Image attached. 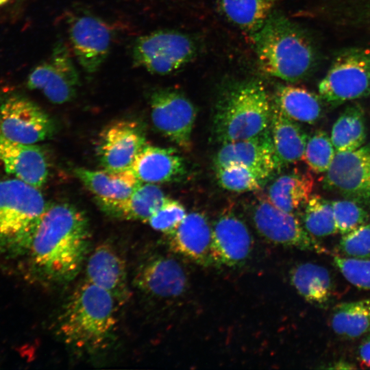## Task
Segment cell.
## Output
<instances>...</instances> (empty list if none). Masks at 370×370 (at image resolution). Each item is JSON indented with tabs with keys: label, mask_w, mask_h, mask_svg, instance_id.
<instances>
[{
	"label": "cell",
	"mask_w": 370,
	"mask_h": 370,
	"mask_svg": "<svg viewBox=\"0 0 370 370\" xmlns=\"http://www.w3.org/2000/svg\"><path fill=\"white\" fill-rule=\"evenodd\" d=\"M88 218L75 206H47L34 235L29 252L33 268L45 280L69 282L80 271L88 252Z\"/></svg>",
	"instance_id": "obj_1"
},
{
	"label": "cell",
	"mask_w": 370,
	"mask_h": 370,
	"mask_svg": "<svg viewBox=\"0 0 370 370\" xmlns=\"http://www.w3.org/2000/svg\"><path fill=\"white\" fill-rule=\"evenodd\" d=\"M250 37L260 69L270 76L297 82L315 66L317 51L311 37L280 11L274 10Z\"/></svg>",
	"instance_id": "obj_2"
},
{
	"label": "cell",
	"mask_w": 370,
	"mask_h": 370,
	"mask_svg": "<svg viewBox=\"0 0 370 370\" xmlns=\"http://www.w3.org/2000/svg\"><path fill=\"white\" fill-rule=\"evenodd\" d=\"M112 295L85 281L70 295L58 319L63 341L76 349L95 352L104 348L116 324Z\"/></svg>",
	"instance_id": "obj_3"
},
{
	"label": "cell",
	"mask_w": 370,
	"mask_h": 370,
	"mask_svg": "<svg viewBox=\"0 0 370 370\" xmlns=\"http://www.w3.org/2000/svg\"><path fill=\"white\" fill-rule=\"evenodd\" d=\"M271 114V103L261 82H232L219 95L213 134L222 144L254 137L269 127Z\"/></svg>",
	"instance_id": "obj_4"
},
{
	"label": "cell",
	"mask_w": 370,
	"mask_h": 370,
	"mask_svg": "<svg viewBox=\"0 0 370 370\" xmlns=\"http://www.w3.org/2000/svg\"><path fill=\"white\" fill-rule=\"evenodd\" d=\"M47 206L38 188L16 178L0 180V252L28 251Z\"/></svg>",
	"instance_id": "obj_5"
},
{
	"label": "cell",
	"mask_w": 370,
	"mask_h": 370,
	"mask_svg": "<svg viewBox=\"0 0 370 370\" xmlns=\"http://www.w3.org/2000/svg\"><path fill=\"white\" fill-rule=\"evenodd\" d=\"M198 47L187 34L161 29L138 37L132 49L136 67L156 75H169L186 66L197 56Z\"/></svg>",
	"instance_id": "obj_6"
},
{
	"label": "cell",
	"mask_w": 370,
	"mask_h": 370,
	"mask_svg": "<svg viewBox=\"0 0 370 370\" xmlns=\"http://www.w3.org/2000/svg\"><path fill=\"white\" fill-rule=\"evenodd\" d=\"M322 100L331 106L370 95V49L351 48L338 53L318 85Z\"/></svg>",
	"instance_id": "obj_7"
},
{
	"label": "cell",
	"mask_w": 370,
	"mask_h": 370,
	"mask_svg": "<svg viewBox=\"0 0 370 370\" xmlns=\"http://www.w3.org/2000/svg\"><path fill=\"white\" fill-rule=\"evenodd\" d=\"M149 102L154 127L171 142L189 151L197 115L192 101L178 89L160 88L151 92Z\"/></svg>",
	"instance_id": "obj_8"
},
{
	"label": "cell",
	"mask_w": 370,
	"mask_h": 370,
	"mask_svg": "<svg viewBox=\"0 0 370 370\" xmlns=\"http://www.w3.org/2000/svg\"><path fill=\"white\" fill-rule=\"evenodd\" d=\"M251 218L258 233L273 243L316 253L327 252L294 213L280 210L267 197L258 199L254 205Z\"/></svg>",
	"instance_id": "obj_9"
},
{
	"label": "cell",
	"mask_w": 370,
	"mask_h": 370,
	"mask_svg": "<svg viewBox=\"0 0 370 370\" xmlns=\"http://www.w3.org/2000/svg\"><path fill=\"white\" fill-rule=\"evenodd\" d=\"M323 188L345 199L370 204V143L336 153L324 175Z\"/></svg>",
	"instance_id": "obj_10"
},
{
	"label": "cell",
	"mask_w": 370,
	"mask_h": 370,
	"mask_svg": "<svg viewBox=\"0 0 370 370\" xmlns=\"http://www.w3.org/2000/svg\"><path fill=\"white\" fill-rule=\"evenodd\" d=\"M70 43L80 66L87 73L97 71L111 48L112 32L99 17L82 12L67 20Z\"/></svg>",
	"instance_id": "obj_11"
},
{
	"label": "cell",
	"mask_w": 370,
	"mask_h": 370,
	"mask_svg": "<svg viewBox=\"0 0 370 370\" xmlns=\"http://www.w3.org/2000/svg\"><path fill=\"white\" fill-rule=\"evenodd\" d=\"M27 85L29 89L42 91L49 101L56 104L65 103L76 96L79 76L64 42L58 41L49 60L31 72Z\"/></svg>",
	"instance_id": "obj_12"
},
{
	"label": "cell",
	"mask_w": 370,
	"mask_h": 370,
	"mask_svg": "<svg viewBox=\"0 0 370 370\" xmlns=\"http://www.w3.org/2000/svg\"><path fill=\"white\" fill-rule=\"evenodd\" d=\"M53 130L47 114L24 97H9L0 105V133L9 140L36 144L48 138Z\"/></svg>",
	"instance_id": "obj_13"
},
{
	"label": "cell",
	"mask_w": 370,
	"mask_h": 370,
	"mask_svg": "<svg viewBox=\"0 0 370 370\" xmlns=\"http://www.w3.org/2000/svg\"><path fill=\"white\" fill-rule=\"evenodd\" d=\"M143 127L132 121H117L100 132L97 155L103 169H130L136 156L146 145Z\"/></svg>",
	"instance_id": "obj_14"
},
{
	"label": "cell",
	"mask_w": 370,
	"mask_h": 370,
	"mask_svg": "<svg viewBox=\"0 0 370 370\" xmlns=\"http://www.w3.org/2000/svg\"><path fill=\"white\" fill-rule=\"evenodd\" d=\"M215 169L232 164L244 165L262 182L280 169L269 127L254 137L222 144L214 157Z\"/></svg>",
	"instance_id": "obj_15"
},
{
	"label": "cell",
	"mask_w": 370,
	"mask_h": 370,
	"mask_svg": "<svg viewBox=\"0 0 370 370\" xmlns=\"http://www.w3.org/2000/svg\"><path fill=\"white\" fill-rule=\"evenodd\" d=\"M252 237L246 224L233 212L223 214L212 227L213 264L238 266L248 258Z\"/></svg>",
	"instance_id": "obj_16"
},
{
	"label": "cell",
	"mask_w": 370,
	"mask_h": 370,
	"mask_svg": "<svg viewBox=\"0 0 370 370\" xmlns=\"http://www.w3.org/2000/svg\"><path fill=\"white\" fill-rule=\"evenodd\" d=\"M86 281L110 293L117 304L130 299L126 266L123 259L109 244L98 245L88 257Z\"/></svg>",
	"instance_id": "obj_17"
},
{
	"label": "cell",
	"mask_w": 370,
	"mask_h": 370,
	"mask_svg": "<svg viewBox=\"0 0 370 370\" xmlns=\"http://www.w3.org/2000/svg\"><path fill=\"white\" fill-rule=\"evenodd\" d=\"M0 161L8 173L36 188H41L48 179L47 156L35 144L13 141L0 133Z\"/></svg>",
	"instance_id": "obj_18"
},
{
	"label": "cell",
	"mask_w": 370,
	"mask_h": 370,
	"mask_svg": "<svg viewBox=\"0 0 370 370\" xmlns=\"http://www.w3.org/2000/svg\"><path fill=\"white\" fill-rule=\"evenodd\" d=\"M187 278L181 264L171 258L156 256L143 264L134 277L135 286L144 293L158 298L182 295Z\"/></svg>",
	"instance_id": "obj_19"
},
{
	"label": "cell",
	"mask_w": 370,
	"mask_h": 370,
	"mask_svg": "<svg viewBox=\"0 0 370 370\" xmlns=\"http://www.w3.org/2000/svg\"><path fill=\"white\" fill-rule=\"evenodd\" d=\"M167 236L169 246L175 253L202 266L213 264L212 227L202 213L186 214L177 227Z\"/></svg>",
	"instance_id": "obj_20"
},
{
	"label": "cell",
	"mask_w": 370,
	"mask_h": 370,
	"mask_svg": "<svg viewBox=\"0 0 370 370\" xmlns=\"http://www.w3.org/2000/svg\"><path fill=\"white\" fill-rule=\"evenodd\" d=\"M130 169L141 182L151 184L177 181L186 172L184 160L176 149L147 144Z\"/></svg>",
	"instance_id": "obj_21"
},
{
	"label": "cell",
	"mask_w": 370,
	"mask_h": 370,
	"mask_svg": "<svg viewBox=\"0 0 370 370\" xmlns=\"http://www.w3.org/2000/svg\"><path fill=\"white\" fill-rule=\"evenodd\" d=\"M269 128L280 168L303 160L308 136L297 121L274 103L271 104Z\"/></svg>",
	"instance_id": "obj_22"
},
{
	"label": "cell",
	"mask_w": 370,
	"mask_h": 370,
	"mask_svg": "<svg viewBox=\"0 0 370 370\" xmlns=\"http://www.w3.org/2000/svg\"><path fill=\"white\" fill-rule=\"evenodd\" d=\"M167 197L156 184L141 182L127 198L119 201L95 199L101 210L109 216L146 222Z\"/></svg>",
	"instance_id": "obj_23"
},
{
	"label": "cell",
	"mask_w": 370,
	"mask_h": 370,
	"mask_svg": "<svg viewBox=\"0 0 370 370\" xmlns=\"http://www.w3.org/2000/svg\"><path fill=\"white\" fill-rule=\"evenodd\" d=\"M76 177L95 195V199L119 201L130 196L141 183L130 169L90 170L76 168Z\"/></svg>",
	"instance_id": "obj_24"
},
{
	"label": "cell",
	"mask_w": 370,
	"mask_h": 370,
	"mask_svg": "<svg viewBox=\"0 0 370 370\" xmlns=\"http://www.w3.org/2000/svg\"><path fill=\"white\" fill-rule=\"evenodd\" d=\"M291 283L307 301L321 308L327 307L334 295V283L325 267L312 263H301L290 271Z\"/></svg>",
	"instance_id": "obj_25"
},
{
	"label": "cell",
	"mask_w": 370,
	"mask_h": 370,
	"mask_svg": "<svg viewBox=\"0 0 370 370\" xmlns=\"http://www.w3.org/2000/svg\"><path fill=\"white\" fill-rule=\"evenodd\" d=\"M314 186L308 172L293 171L278 177L268 189V199L277 208L294 213L305 206Z\"/></svg>",
	"instance_id": "obj_26"
},
{
	"label": "cell",
	"mask_w": 370,
	"mask_h": 370,
	"mask_svg": "<svg viewBox=\"0 0 370 370\" xmlns=\"http://www.w3.org/2000/svg\"><path fill=\"white\" fill-rule=\"evenodd\" d=\"M274 103L297 122L314 124L323 116L321 98L301 87L280 85L274 95Z\"/></svg>",
	"instance_id": "obj_27"
},
{
	"label": "cell",
	"mask_w": 370,
	"mask_h": 370,
	"mask_svg": "<svg viewBox=\"0 0 370 370\" xmlns=\"http://www.w3.org/2000/svg\"><path fill=\"white\" fill-rule=\"evenodd\" d=\"M279 0H217L220 13L252 36L260 29Z\"/></svg>",
	"instance_id": "obj_28"
},
{
	"label": "cell",
	"mask_w": 370,
	"mask_h": 370,
	"mask_svg": "<svg viewBox=\"0 0 370 370\" xmlns=\"http://www.w3.org/2000/svg\"><path fill=\"white\" fill-rule=\"evenodd\" d=\"M330 323L333 332L342 339L363 336L370 330V298L336 305Z\"/></svg>",
	"instance_id": "obj_29"
},
{
	"label": "cell",
	"mask_w": 370,
	"mask_h": 370,
	"mask_svg": "<svg viewBox=\"0 0 370 370\" xmlns=\"http://www.w3.org/2000/svg\"><path fill=\"white\" fill-rule=\"evenodd\" d=\"M367 138L365 112L358 103L348 106L332 127L330 138L336 153L357 149Z\"/></svg>",
	"instance_id": "obj_30"
},
{
	"label": "cell",
	"mask_w": 370,
	"mask_h": 370,
	"mask_svg": "<svg viewBox=\"0 0 370 370\" xmlns=\"http://www.w3.org/2000/svg\"><path fill=\"white\" fill-rule=\"evenodd\" d=\"M302 224L315 238L338 233L332 201L318 195H311L305 205Z\"/></svg>",
	"instance_id": "obj_31"
},
{
	"label": "cell",
	"mask_w": 370,
	"mask_h": 370,
	"mask_svg": "<svg viewBox=\"0 0 370 370\" xmlns=\"http://www.w3.org/2000/svg\"><path fill=\"white\" fill-rule=\"evenodd\" d=\"M336 151L330 136L323 130H317L308 137L304 158L310 170L321 173L331 165Z\"/></svg>",
	"instance_id": "obj_32"
},
{
	"label": "cell",
	"mask_w": 370,
	"mask_h": 370,
	"mask_svg": "<svg viewBox=\"0 0 370 370\" xmlns=\"http://www.w3.org/2000/svg\"><path fill=\"white\" fill-rule=\"evenodd\" d=\"M219 184L230 191L243 193L260 189L261 182L249 168L232 164L215 169Z\"/></svg>",
	"instance_id": "obj_33"
},
{
	"label": "cell",
	"mask_w": 370,
	"mask_h": 370,
	"mask_svg": "<svg viewBox=\"0 0 370 370\" xmlns=\"http://www.w3.org/2000/svg\"><path fill=\"white\" fill-rule=\"evenodd\" d=\"M338 233L343 235L367 223L369 214L359 203L351 199L332 201Z\"/></svg>",
	"instance_id": "obj_34"
},
{
	"label": "cell",
	"mask_w": 370,
	"mask_h": 370,
	"mask_svg": "<svg viewBox=\"0 0 370 370\" xmlns=\"http://www.w3.org/2000/svg\"><path fill=\"white\" fill-rule=\"evenodd\" d=\"M186 214L180 202L167 197L146 223L153 230L169 235L177 227Z\"/></svg>",
	"instance_id": "obj_35"
},
{
	"label": "cell",
	"mask_w": 370,
	"mask_h": 370,
	"mask_svg": "<svg viewBox=\"0 0 370 370\" xmlns=\"http://www.w3.org/2000/svg\"><path fill=\"white\" fill-rule=\"evenodd\" d=\"M333 262L343 277L358 288L370 291V258L335 256Z\"/></svg>",
	"instance_id": "obj_36"
},
{
	"label": "cell",
	"mask_w": 370,
	"mask_h": 370,
	"mask_svg": "<svg viewBox=\"0 0 370 370\" xmlns=\"http://www.w3.org/2000/svg\"><path fill=\"white\" fill-rule=\"evenodd\" d=\"M338 249L343 256L369 258L370 223H366L342 235Z\"/></svg>",
	"instance_id": "obj_37"
},
{
	"label": "cell",
	"mask_w": 370,
	"mask_h": 370,
	"mask_svg": "<svg viewBox=\"0 0 370 370\" xmlns=\"http://www.w3.org/2000/svg\"><path fill=\"white\" fill-rule=\"evenodd\" d=\"M358 355L360 362L370 368V330L363 336L358 347Z\"/></svg>",
	"instance_id": "obj_38"
},
{
	"label": "cell",
	"mask_w": 370,
	"mask_h": 370,
	"mask_svg": "<svg viewBox=\"0 0 370 370\" xmlns=\"http://www.w3.org/2000/svg\"><path fill=\"white\" fill-rule=\"evenodd\" d=\"M328 369H352L356 367L352 363L345 360H338L332 363Z\"/></svg>",
	"instance_id": "obj_39"
},
{
	"label": "cell",
	"mask_w": 370,
	"mask_h": 370,
	"mask_svg": "<svg viewBox=\"0 0 370 370\" xmlns=\"http://www.w3.org/2000/svg\"><path fill=\"white\" fill-rule=\"evenodd\" d=\"M8 0H0V5L5 3Z\"/></svg>",
	"instance_id": "obj_40"
}]
</instances>
